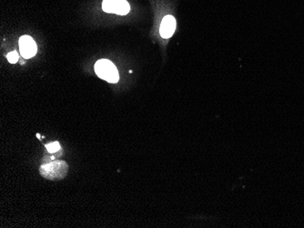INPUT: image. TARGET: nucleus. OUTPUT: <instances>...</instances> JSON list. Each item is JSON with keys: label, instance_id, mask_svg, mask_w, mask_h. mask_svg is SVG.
<instances>
[{"label": "nucleus", "instance_id": "nucleus-6", "mask_svg": "<svg viewBox=\"0 0 304 228\" xmlns=\"http://www.w3.org/2000/svg\"><path fill=\"white\" fill-rule=\"evenodd\" d=\"M48 151L50 153H56L60 149V145L59 142H53V143L49 144L46 146Z\"/></svg>", "mask_w": 304, "mask_h": 228}, {"label": "nucleus", "instance_id": "nucleus-2", "mask_svg": "<svg viewBox=\"0 0 304 228\" xmlns=\"http://www.w3.org/2000/svg\"><path fill=\"white\" fill-rule=\"evenodd\" d=\"M95 72L101 79L108 81L109 83H117L119 78L117 67L108 59H100L97 61Z\"/></svg>", "mask_w": 304, "mask_h": 228}, {"label": "nucleus", "instance_id": "nucleus-7", "mask_svg": "<svg viewBox=\"0 0 304 228\" xmlns=\"http://www.w3.org/2000/svg\"><path fill=\"white\" fill-rule=\"evenodd\" d=\"M7 58H8V60H9V63H11V64H15V63L18 62V58H19V56H18V53L17 52H9L8 56H7Z\"/></svg>", "mask_w": 304, "mask_h": 228}, {"label": "nucleus", "instance_id": "nucleus-1", "mask_svg": "<svg viewBox=\"0 0 304 228\" xmlns=\"http://www.w3.org/2000/svg\"><path fill=\"white\" fill-rule=\"evenodd\" d=\"M68 164L65 161H53L41 166L40 174L50 180H59L66 176L68 173Z\"/></svg>", "mask_w": 304, "mask_h": 228}, {"label": "nucleus", "instance_id": "nucleus-5", "mask_svg": "<svg viewBox=\"0 0 304 228\" xmlns=\"http://www.w3.org/2000/svg\"><path fill=\"white\" fill-rule=\"evenodd\" d=\"M175 29H176L175 18H173L172 16H166L163 18L159 28L160 36L163 38H169L174 34Z\"/></svg>", "mask_w": 304, "mask_h": 228}, {"label": "nucleus", "instance_id": "nucleus-4", "mask_svg": "<svg viewBox=\"0 0 304 228\" xmlns=\"http://www.w3.org/2000/svg\"><path fill=\"white\" fill-rule=\"evenodd\" d=\"M19 50L23 58H30L36 53V45L33 38L28 36H23L19 39Z\"/></svg>", "mask_w": 304, "mask_h": 228}, {"label": "nucleus", "instance_id": "nucleus-3", "mask_svg": "<svg viewBox=\"0 0 304 228\" xmlns=\"http://www.w3.org/2000/svg\"><path fill=\"white\" fill-rule=\"evenodd\" d=\"M102 9L107 13L117 14L120 16L127 15L131 8L126 0H104Z\"/></svg>", "mask_w": 304, "mask_h": 228}, {"label": "nucleus", "instance_id": "nucleus-8", "mask_svg": "<svg viewBox=\"0 0 304 228\" xmlns=\"http://www.w3.org/2000/svg\"><path fill=\"white\" fill-rule=\"evenodd\" d=\"M36 136H37V138H38V139H41L40 134H36Z\"/></svg>", "mask_w": 304, "mask_h": 228}]
</instances>
